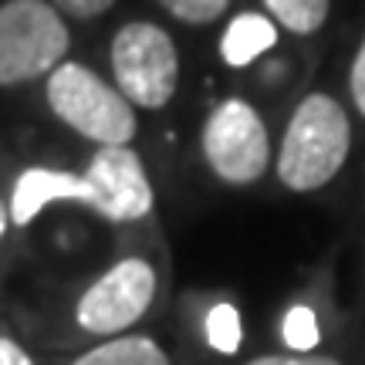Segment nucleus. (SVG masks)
I'll return each instance as SVG.
<instances>
[{"label": "nucleus", "mask_w": 365, "mask_h": 365, "mask_svg": "<svg viewBox=\"0 0 365 365\" xmlns=\"http://www.w3.org/2000/svg\"><path fill=\"white\" fill-rule=\"evenodd\" d=\"M51 203H85L91 207V186L81 173L68 170H48V166H31L17 176L11 190V223L27 227L31 220H38L41 210Z\"/></svg>", "instance_id": "obj_8"}, {"label": "nucleus", "mask_w": 365, "mask_h": 365, "mask_svg": "<svg viewBox=\"0 0 365 365\" xmlns=\"http://www.w3.org/2000/svg\"><path fill=\"white\" fill-rule=\"evenodd\" d=\"M71 365H170V355L145 335H122L78 355Z\"/></svg>", "instance_id": "obj_10"}, {"label": "nucleus", "mask_w": 365, "mask_h": 365, "mask_svg": "<svg viewBox=\"0 0 365 365\" xmlns=\"http://www.w3.org/2000/svg\"><path fill=\"white\" fill-rule=\"evenodd\" d=\"M0 365H34V359H31L14 339L0 335Z\"/></svg>", "instance_id": "obj_18"}, {"label": "nucleus", "mask_w": 365, "mask_h": 365, "mask_svg": "<svg viewBox=\"0 0 365 365\" xmlns=\"http://www.w3.org/2000/svg\"><path fill=\"white\" fill-rule=\"evenodd\" d=\"M247 365H341L328 355H264V359H254Z\"/></svg>", "instance_id": "obj_17"}, {"label": "nucleus", "mask_w": 365, "mask_h": 365, "mask_svg": "<svg viewBox=\"0 0 365 365\" xmlns=\"http://www.w3.org/2000/svg\"><path fill=\"white\" fill-rule=\"evenodd\" d=\"M349 91H352V102L355 108L362 112L365 118V38L359 44V51L352 58V68H349Z\"/></svg>", "instance_id": "obj_15"}, {"label": "nucleus", "mask_w": 365, "mask_h": 365, "mask_svg": "<svg viewBox=\"0 0 365 365\" xmlns=\"http://www.w3.org/2000/svg\"><path fill=\"white\" fill-rule=\"evenodd\" d=\"M156 298V271L143 257H125L78 298L75 318L91 335H118L132 328Z\"/></svg>", "instance_id": "obj_6"}, {"label": "nucleus", "mask_w": 365, "mask_h": 365, "mask_svg": "<svg viewBox=\"0 0 365 365\" xmlns=\"http://www.w3.org/2000/svg\"><path fill=\"white\" fill-rule=\"evenodd\" d=\"M277 44V24L267 14H237L234 21L227 24L220 38V58L230 68H247L254 65L264 51H271Z\"/></svg>", "instance_id": "obj_9"}, {"label": "nucleus", "mask_w": 365, "mask_h": 365, "mask_svg": "<svg viewBox=\"0 0 365 365\" xmlns=\"http://www.w3.org/2000/svg\"><path fill=\"white\" fill-rule=\"evenodd\" d=\"M352 149V122L325 91H312L291 112L277 153V180L294 193L322 190L341 173Z\"/></svg>", "instance_id": "obj_1"}, {"label": "nucleus", "mask_w": 365, "mask_h": 365, "mask_svg": "<svg viewBox=\"0 0 365 365\" xmlns=\"http://www.w3.org/2000/svg\"><path fill=\"white\" fill-rule=\"evenodd\" d=\"M61 11L44 0L0 4V85H24L51 75L68 54Z\"/></svg>", "instance_id": "obj_3"}, {"label": "nucleus", "mask_w": 365, "mask_h": 365, "mask_svg": "<svg viewBox=\"0 0 365 365\" xmlns=\"http://www.w3.org/2000/svg\"><path fill=\"white\" fill-rule=\"evenodd\" d=\"M203 156L230 186L257 182L271 166V135L261 112L244 98H227L203 125Z\"/></svg>", "instance_id": "obj_5"}, {"label": "nucleus", "mask_w": 365, "mask_h": 365, "mask_svg": "<svg viewBox=\"0 0 365 365\" xmlns=\"http://www.w3.org/2000/svg\"><path fill=\"white\" fill-rule=\"evenodd\" d=\"M48 105L65 125L98 145L135 139V105L78 61H61L48 75Z\"/></svg>", "instance_id": "obj_2"}, {"label": "nucleus", "mask_w": 365, "mask_h": 365, "mask_svg": "<svg viewBox=\"0 0 365 365\" xmlns=\"http://www.w3.org/2000/svg\"><path fill=\"white\" fill-rule=\"evenodd\" d=\"M182 24H213L230 0H159Z\"/></svg>", "instance_id": "obj_14"}, {"label": "nucleus", "mask_w": 365, "mask_h": 365, "mask_svg": "<svg viewBox=\"0 0 365 365\" xmlns=\"http://www.w3.org/2000/svg\"><path fill=\"white\" fill-rule=\"evenodd\" d=\"M274 24H281L291 34H314L328 21L331 0H264Z\"/></svg>", "instance_id": "obj_11"}, {"label": "nucleus", "mask_w": 365, "mask_h": 365, "mask_svg": "<svg viewBox=\"0 0 365 365\" xmlns=\"http://www.w3.org/2000/svg\"><path fill=\"white\" fill-rule=\"evenodd\" d=\"M58 4V11L68 14V17H78V21H88V17H98L105 14L115 0H51Z\"/></svg>", "instance_id": "obj_16"}, {"label": "nucleus", "mask_w": 365, "mask_h": 365, "mask_svg": "<svg viewBox=\"0 0 365 365\" xmlns=\"http://www.w3.org/2000/svg\"><path fill=\"white\" fill-rule=\"evenodd\" d=\"M81 176L91 186V210L105 220L132 223L153 213V182L129 145H98Z\"/></svg>", "instance_id": "obj_7"}, {"label": "nucleus", "mask_w": 365, "mask_h": 365, "mask_svg": "<svg viewBox=\"0 0 365 365\" xmlns=\"http://www.w3.org/2000/svg\"><path fill=\"white\" fill-rule=\"evenodd\" d=\"M203 331H207V341L213 352L220 355H237L240 352V341H244V322H240V312H237L230 301H220L207 312V322H203Z\"/></svg>", "instance_id": "obj_12"}, {"label": "nucleus", "mask_w": 365, "mask_h": 365, "mask_svg": "<svg viewBox=\"0 0 365 365\" xmlns=\"http://www.w3.org/2000/svg\"><path fill=\"white\" fill-rule=\"evenodd\" d=\"M281 339L291 349V355H314L318 341H322V328H318V314L308 304H291L281 322Z\"/></svg>", "instance_id": "obj_13"}, {"label": "nucleus", "mask_w": 365, "mask_h": 365, "mask_svg": "<svg viewBox=\"0 0 365 365\" xmlns=\"http://www.w3.org/2000/svg\"><path fill=\"white\" fill-rule=\"evenodd\" d=\"M115 88L139 108H163L180 85V54L173 38L153 21H132L112 38Z\"/></svg>", "instance_id": "obj_4"}, {"label": "nucleus", "mask_w": 365, "mask_h": 365, "mask_svg": "<svg viewBox=\"0 0 365 365\" xmlns=\"http://www.w3.org/2000/svg\"><path fill=\"white\" fill-rule=\"evenodd\" d=\"M7 223H11V210L4 207V200H0V240H4V234H7Z\"/></svg>", "instance_id": "obj_19"}]
</instances>
